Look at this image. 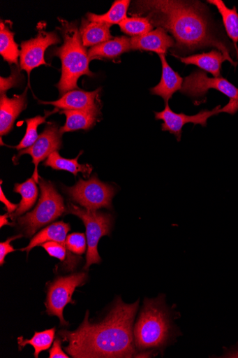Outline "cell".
I'll return each mask as SVG.
<instances>
[{"instance_id": "cell-1", "label": "cell", "mask_w": 238, "mask_h": 358, "mask_svg": "<svg viewBox=\"0 0 238 358\" xmlns=\"http://www.w3.org/2000/svg\"><path fill=\"white\" fill-rule=\"evenodd\" d=\"M140 301L124 303L117 298L106 317L98 322L89 320V312L75 331H59L63 341L68 342L64 350L75 358H121L135 356L133 321Z\"/></svg>"}, {"instance_id": "cell-2", "label": "cell", "mask_w": 238, "mask_h": 358, "mask_svg": "<svg viewBox=\"0 0 238 358\" xmlns=\"http://www.w3.org/2000/svg\"><path fill=\"white\" fill-rule=\"evenodd\" d=\"M138 11L146 15L153 26L161 27L176 41L175 51L193 52L216 48L235 68L237 62L230 56V50L216 34L208 8L199 1L158 0L137 3ZM140 14V15H141Z\"/></svg>"}, {"instance_id": "cell-3", "label": "cell", "mask_w": 238, "mask_h": 358, "mask_svg": "<svg viewBox=\"0 0 238 358\" xmlns=\"http://www.w3.org/2000/svg\"><path fill=\"white\" fill-rule=\"evenodd\" d=\"M64 43L55 48L52 54L60 58L61 62V76L57 85L61 95L68 92L80 90L77 82L83 76L94 77L89 70L91 61L88 52L83 45L80 32L75 22L59 20Z\"/></svg>"}, {"instance_id": "cell-4", "label": "cell", "mask_w": 238, "mask_h": 358, "mask_svg": "<svg viewBox=\"0 0 238 358\" xmlns=\"http://www.w3.org/2000/svg\"><path fill=\"white\" fill-rule=\"evenodd\" d=\"M163 297L161 296L156 299L144 301L133 329L135 345L138 351L163 350L175 336L171 314Z\"/></svg>"}, {"instance_id": "cell-5", "label": "cell", "mask_w": 238, "mask_h": 358, "mask_svg": "<svg viewBox=\"0 0 238 358\" xmlns=\"http://www.w3.org/2000/svg\"><path fill=\"white\" fill-rule=\"evenodd\" d=\"M41 196L35 209L17 218L25 237L35 235L43 227L50 224L66 212L64 200L50 181L40 177Z\"/></svg>"}, {"instance_id": "cell-6", "label": "cell", "mask_w": 238, "mask_h": 358, "mask_svg": "<svg viewBox=\"0 0 238 358\" xmlns=\"http://www.w3.org/2000/svg\"><path fill=\"white\" fill-rule=\"evenodd\" d=\"M66 213L80 217L86 227L88 248L84 271H88L92 264H98L101 262L98 244L102 237L111 236L114 217L110 213L90 211L73 203L68 205Z\"/></svg>"}, {"instance_id": "cell-7", "label": "cell", "mask_w": 238, "mask_h": 358, "mask_svg": "<svg viewBox=\"0 0 238 358\" xmlns=\"http://www.w3.org/2000/svg\"><path fill=\"white\" fill-rule=\"evenodd\" d=\"M63 190L70 199L90 211L101 208L112 209V200L117 192L110 184L102 182L96 175L89 180H80L73 187L63 186Z\"/></svg>"}, {"instance_id": "cell-8", "label": "cell", "mask_w": 238, "mask_h": 358, "mask_svg": "<svg viewBox=\"0 0 238 358\" xmlns=\"http://www.w3.org/2000/svg\"><path fill=\"white\" fill-rule=\"evenodd\" d=\"M210 89L216 90L228 96L230 101L221 108L222 113L234 115L238 111V88L222 77L211 78L206 72L196 71L185 78L180 92L198 101V99L206 96Z\"/></svg>"}, {"instance_id": "cell-9", "label": "cell", "mask_w": 238, "mask_h": 358, "mask_svg": "<svg viewBox=\"0 0 238 358\" xmlns=\"http://www.w3.org/2000/svg\"><path fill=\"white\" fill-rule=\"evenodd\" d=\"M88 275L86 272L61 276L52 282L48 287L46 301L47 313L58 317L61 325H67L63 311L68 303H74L73 296L77 287L85 284Z\"/></svg>"}, {"instance_id": "cell-10", "label": "cell", "mask_w": 238, "mask_h": 358, "mask_svg": "<svg viewBox=\"0 0 238 358\" xmlns=\"http://www.w3.org/2000/svg\"><path fill=\"white\" fill-rule=\"evenodd\" d=\"M57 32L40 31L39 34L21 44L20 69L29 75L30 72L41 65H47L45 53L48 48L60 43Z\"/></svg>"}, {"instance_id": "cell-11", "label": "cell", "mask_w": 238, "mask_h": 358, "mask_svg": "<svg viewBox=\"0 0 238 358\" xmlns=\"http://www.w3.org/2000/svg\"><path fill=\"white\" fill-rule=\"evenodd\" d=\"M61 138L62 135L60 133V128L58 124L50 123L34 145L19 152L17 158L24 154L31 155L32 164L36 166L35 172H34L32 178L36 180L37 183H38L40 179L38 172L39 164L41 162L48 158L52 153L61 149L62 145Z\"/></svg>"}, {"instance_id": "cell-12", "label": "cell", "mask_w": 238, "mask_h": 358, "mask_svg": "<svg viewBox=\"0 0 238 358\" xmlns=\"http://www.w3.org/2000/svg\"><path fill=\"white\" fill-rule=\"evenodd\" d=\"M222 113L221 106H217L213 110H201L195 115H187L184 113H176L168 104H165V109L161 112H155L156 120H163L161 124L163 131H168L173 134L179 142L181 141L183 127L186 124L193 123L194 125L200 124L202 127L207 126L208 120L214 116Z\"/></svg>"}, {"instance_id": "cell-13", "label": "cell", "mask_w": 238, "mask_h": 358, "mask_svg": "<svg viewBox=\"0 0 238 358\" xmlns=\"http://www.w3.org/2000/svg\"><path fill=\"white\" fill-rule=\"evenodd\" d=\"M101 90V88L93 92L75 90L66 92L56 101L39 103L51 105L62 110H99L101 108L98 99Z\"/></svg>"}, {"instance_id": "cell-14", "label": "cell", "mask_w": 238, "mask_h": 358, "mask_svg": "<svg viewBox=\"0 0 238 358\" xmlns=\"http://www.w3.org/2000/svg\"><path fill=\"white\" fill-rule=\"evenodd\" d=\"M175 44L174 39L161 27H157L144 36L131 38V50L154 52L158 55H165Z\"/></svg>"}, {"instance_id": "cell-15", "label": "cell", "mask_w": 238, "mask_h": 358, "mask_svg": "<svg viewBox=\"0 0 238 358\" xmlns=\"http://www.w3.org/2000/svg\"><path fill=\"white\" fill-rule=\"evenodd\" d=\"M27 91L23 94L15 95L8 99L6 94L1 95L0 99V134L8 135L13 128L14 123L19 115L27 106Z\"/></svg>"}, {"instance_id": "cell-16", "label": "cell", "mask_w": 238, "mask_h": 358, "mask_svg": "<svg viewBox=\"0 0 238 358\" xmlns=\"http://www.w3.org/2000/svg\"><path fill=\"white\" fill-rule=\"evenodd\" d=\"M162 63V76L160 83L151 89L152 94L162 97L165 104L172 99L173 94L181 90L184 79L168 64L165 55H159Z\"/></svg>"}, {"instance_id": "cell-17", "label": "cell", "mask_w": 238, "mask_h": 358, "mask_svg": "<svg viewBox=\"0 0 238 358\" xmlns=\"http://www.w3.org/2000/svg\"><path fill=\"white\" fill-rule=\"evenodd\" d=\"M179 58L184 64L195 65L202 71L211 73L214 78L222 77V64L226 61L225 56L218 50Z\"/></svg>"}, {"instance_id": "cell-18", "label": "cell", "mask_w": 238, "mask_h": 358, "mask_svg": "<svg viewBox=\"0 0 238 358\" xmlns=\"http://www.w3.org/2000/svg\"><path fill=\"white\" fill-rule=\"evenodd\" d=\"M61 113L66 117L65 124L60 128L61 135L76 130H87L92 128L100 118L99 110H62Z\"/></svg>"}, {"instance_id": "cell-19", "label": "cell", "mask_w": 238, "mask_h": 358, "mask_svg": "<svg viewBox=\"0 0 238 358\" xmlns=\"http://www.w3.org/2000/svg\"><path fill=\"white\" fill-rule=\"evenodd\" d=\"M110 27L106 23L82 20L80 32L83 45L94 47L112 40Z\"/></svg>"}, {"instance_id": "cell-20", "label": "cell", "mask_w": 238, "mask_h": 358, "mask_svg": "<svg viewBox=\"0 0 238 358\" xmlns=\"http://www.w3.org/2000/svg\"><path fill=\"white\" fill-rule=\"evenodd\" d=\"M131 50V39L126 36H121L92 47L88 51V55L90 60L94 59H114Z\"/></svg>"}, {"instance_id": "cell-21", "label": "cell", "mask_w": 238, "mask_h": 358, "mask_svg": "<svg viewBox=\"0 0 238 358\" xmlns=\"http://www.w3.org/2000/svg\"><path fill=\"white\" fill-rule=\"evenodd\" d=\"M71 229L70 224L62 221L54 222L45 227L31 240L29 245L20 249V251H26L27 255L34 248L49 242L54 241L66 244V235Z\"/></svg>"}, {"instance_id": "cell-22", "label": "cell", "mask_w": 238, "mask_h": 358, "mask_svg": "<svg viewBox=\"0 0 238 358\" xmlns=\"http://www.w3.org/2000/svg\"><path fill=\"white\" fill-rule=\"evenodd\" d=\"M82 151L75 159H65L59 155L58 151L52 153L44 162V166L50 167L56 171H65L73 173L77 176L79 173H82L84 178H88L91 171L92 167L89 165H81L78 162Z\"/></svg>"}, {"instance_id": "cell-23", "label": "cell", "mask_w": 238, "mask_h": 358, "mask_svg": "<svg viewBox=\"0 0 238 358\" xmlns=\"http://www.w3.org/2000/svg\"><path fill=\"white\" fill-rule=\"evenodd\" d=\"M14 192L21 194L22 201L17 210L10 215V217L13 220L29 210L36 204L39 194L37 182L33 178L28 179L23 183L15 184Z\"/></svg>"}, {"instance_id": "cell-24", "label": "cell", "mask_w": 238, "mask_h": 358, "mask_svg": "<svg viewBox=\"0 0 238 358\" xmlns=\"http://www.w3.org/2000/svg\"><path fill=\"white\" fill-rule=\"evenodd\" d=\"M207 2L217 8L219 13L221 15L227 34L235 44L238 57L237 47V43H238V13L236 8L234 7L232 9L228 8L222 0H209Z\"/></svg>"}, {"instance_id": "cell-25", "label": "cell", "mask_w": 238, "mask_h": 358, "mask_svg": "<svg viewBox=\"0 0 238 358\" xmlns=\"http://www.w3.org/2000/svg\"><path fill=\"white\" fill-rule=\"evenodd\" d=\"M131 2L128 0H117L110 10L104 15L87 14V20L93 22H103L110 25L119 24L127 17Z\"/></svg>"}, {"instance_id": "cell-26", "label": "cell", "mask_w": 238, "mask_h": 358, "mask_svg": "<svg viewBox=\"0 0 238 358\" xmlns=\"http://www.w3.org/2000/svg\"><path fill=\"white\" fill-rule=\"evenodd\" d=\"M14 36V32L2 20L0 26V55L10 64H18V57L20 55Z\"/></svg>"}, {"instance_id": "cell-27", "label": "cell", "mask_w": 238, "mask_h": 358, "mask_svg": "<svg viewBox=\"0 0 238 358\" xmlns=\"http://www.w3.org/2000/svg\"><path fill=\"white\" fill-rule=\"evenodd\" d=\"M56 328L46 330L43 332H36L34 336L29 339H24L23 337L18 338V345L20 350H22L27 345H31L35 348L34 356L38 358L43 351L48 350L54 340Z\"/></svg>"}, {"instance_id": "cell-28", "label": "cell", "mask_w": 238, "mask_h": 358, "mask_svg": "<svg viewBox=\"0 0 238 358\" xmlns=\"http://www.w3.org/2000/svg\"><path fill=\"white\" fill-rule=\"evenodd\" d=\"M119 27L125 34L133 38L144 36L151 31L154 28L147 18L140 16L126 17L119 24Z\"/></svg>"}, {"instance_id": "cell-29", "label": "cell", "mask_w": 238, "mask_h": 358, "mask_svg": "<svg viewBox=\"0 0 238 358\" xmlns=\"http://www.w3.org/2000/svg\"><path fill=\"white\" fill-rule=\"evenodd\" d=\"M42 246L49 254L50 256L56 257L61 262H65L67 256V262L66 264L67 270H74L81 259L72 255V252L67 249L66 244L54 241H49L42 244Z\"/></svg>"}, {"instance_id": "cell-30", "label": "cell", "mask_w": 238, "mask_h": 358, "mask_svg": "<svg viewBox=\"0 0 238 358\" xmlns=\"http://www.w3.org/2000/svg\"><path fill=\"white\" fill-rule=\"evenodd\" d=\"M52 113H49L45 117L37 116L33 118L26 119L25 122L27 123V129L25 136L20 144L15 146V148L20 151L34 145L39 138L38 133V127L40 124L45 123L47 117Z\"/></svg>"}, {"instance_id": "cell-31", "label": "cell", "mask_w": 238, "mask_h": 358, "mask_svg": "<svg viewBox=\"0 0 238 358\" xmlns=\"http://www.w3.org/2000/svg\"><path fill=\"white\" fill-rule=\"evenodd\" d=\"M87 239L84 234L75 233L66 237V246L72 253L82 255L87 250Z\"/></svg>"}, {"instance_id": "cell-32", "label": "cell", "mask_w": 238, "mask_h": 358, "mask_svg": "<svg viewBox=\"0 0 238 358\" xmlns=\"http://www.w3.org/2000/svg\"><path fill=\"white\" fill-rule=\"evenodd\" d=\"M22 238V235H18L14 237L9 238L6 241L0 243V265L3 266L6 263V256L13 252L15 251L11 243L13 241Z\"/></svg>"}, {"instance_id": "cell-33", "label": "cell", "mask_w": 238, "mask_h": 358, "mask_svg": "<svg viewBox=\"0 0 238 358\" xmlns=\"http://www.w3.org/2000/svg\"><path fill=\"white\" fill-rule=\"evenodd\" d=\"M20 83V75L18 71H13L12 75L4 78L1 77V95L6 94V92Z\"/></svg>"}, {"instance_id": "cell-34", "label": "cell", "mask_w": 238, "mask_h": 358, "mask_svg": "<svg viewBox=\"0 0 238 358\" xmlns=\"http://www.w3.org/2000/svg\"><path fill=\"white\" fill-rule=\"evenodd\" d=\"M61 339L57 338L54 342L52 349L50 350V358H69V355L64 353L61 350Z\"/></svg>"}, {"instance_id": "cell-35", "label": "cell", "mask_w": 238, "mask_h": 358, "mask_svg": "<svg viewBox=\"0 0 238 358\" xmlns=\"http://www.w3.org/2000/svg\"><path fill=\"white\" fill-rule=\"evenodd\" d=\"M0 201H1V202L5 204L9 214L15 212L18 208L19 205L13 204L8 200V199L6 198V195L3 193L2 187L1 189H0Z\"/></svg>"}, {"instance_id": "cell-36", "label": "cell", "mask_w": 238, "mask_h": 358, "mask_svg": "<svg viewBox=\"0 0 238 358\" xmlns=\"http://www.w3.org/2000/svg\"><path fill=\"white\" fill-rule=\"evenodd\" d=\"M8 215H1V217H0V221H1V227H3L4 225H11L12 224L10 223L8 220Z\"/></svg>"}, {"instance_id": "cell-37", "label": "cell", "mask_w": 238, "mask_h": 358, "mask_svg": "<svg viewBox=\"0 0 238 358\" xmlns=\"http://www.w3.org/2000/svg\"><path fill=\"white\" fill-rule=\"evenodd\" d=\"M228 356H229L228 357H238V352L235 354H230Z\"/></svg>"}]
</instances>
